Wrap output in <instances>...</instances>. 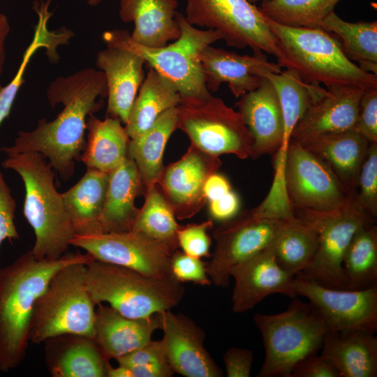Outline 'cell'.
Instances as JSON below:
<instances>
[{"instance_id": "1", "label": "cell", "mask_w": 377, "mask_h": 377, "mask_svg": "<svg viewBox=\"0 0 377 377\" xmlns=\"http://www.w3.org/2000/svg\"><path fill=\"white\" fill-rule=\"evenodd\" d=\"M47 98L52 108L64 105L57 117L38 120L30 131H20L9 147L1 148L7 154L34 151L43 154L61 178L73 175L75 162L81 160L87 145V117L103 106L107 97L105 74L88 68L66 77H58L49 85Z\"/></svg>"}, {"instance_id": "2", "label": "cell", "mask_w": 377, "mask_h": 377, "mask_svg": "<svg viewBox=\"0 0 377 377\" xmlns=\"http://www.w3.org/2000/svg\"><path fill=\"white\" fill-rule=\"evenodd\" d=\"M89 253H66L58 259H38L31 251L0 269V371L9 372L25 358L34 304L54 274L75 263L89 264Z\"/></svg>"}, {"instance_id": "3", "label": "cell", "mask_w": 377, "mask_h": 377, "mask_svg": "<svg viewBox=\"0 0 377 377\" xmlns=\"http://www.w3.org/2000/svg\"><path fill=\"white\" fill-rule=\"evenodd\" d=\"M1 166L16 172L23 181V213L35 234L31 252L38 259L61 258L75 231L56 189L54 170L43 154L34 151L7 154Z\"/></svg>"}, {"instance_id": "4", "label": "cell", "mask_w": 377, "mask_h": 377, "mask_svg": "<svg viewBox=\"0 0 377 377\" xmlns=\"http://www.w3.org/2000/svg\"><path fill=\"white\" fill-rule=\"evenodd\" d=\"M293 216L284 188L272 184L259 205L222 222L213 232L215 247L207 263L212 283L228 287L231 270L269 247L284 221Z\"/></svg>"}, {"instance_id": "5", "label": "cell", "mask_w": 377, "mask_h": 377, "mask_svg": "<svg viewBox=\"0 0 377 377\" xmlns=\"http://www.w3.org/2000/svg\"><path fill=\"white\" fill-rule=\"evenodd\" d=\"M266 17V16H265ZM281 50L277 59L282 68L293 69L310 83L333 86L377 87V75L351 61L339 41L322 28L291 27L266 17Z\"/></svg>"}, {"instance_id": "6", "label": "cell", "mask_w": 377, "mask_h": 377, "mask_svg": "<svg viewBox=\"0 0 377 377\" xmlns=\"http://www.w3.org/2000/svg\"><path fill=\"white\" fill-rule=\"evenodd\" d=\"M85 281L96 305L106 302L123 316L135 319L171 309L185 293L182 283L172 276L148 275L96 260L87 265Z\"/></svg>"}, {"instance_id": "7", "label": "cell", "mask_w": 377, "mask_h": 377, "mask_svg": "<svg viewBox=\"0 0 377 377\" xmlns=\"http://www.w3.org/2000/svg\"><path fill=\"white\" fill-rule=\"evenodd\" d=\"M180 36L161 47H149L135 43L127 30L113 29L103 34L107 46L128 50L139 55L161 75L169 80L182 97H204L211 94L207 88L200 54L207 45L223 39L214 29L202 30L189 24L178 13Z\"/></svg>"}, {"instance_id": "8", "label": "cell", "mask_w": 377, "mask_h": 377, "mask_svg": "<svg viewBox=\"0 0 377 377\" xmlns=\"http://www.w3.org/2000/svg\"><path fill=\"white\" fill-rule=\"evenodd\" d=\"M87 264H69L50 279L34 304L29 341L43 343L65 334L94 338L95 306L85 281Z\"/></svg>"}, {"instance_id": "9", "label": "cell", "mask_w": 377, "mask_h": 377, "mask_svg": "<svg viewBox=\"0 0 377 377\" xmlns=\"http://www.w3.org/2000/svg\"><path fill=\"white\" fill-rule=\"evenodd\" d=\"M293 299L281 313L253 317L265 351L258 377H289L300 360L321 348L327 325L309 302Z\"/></svg>"}, {"instance_id": "10", "label": "cell", "mask_w": 377, "mask_h": 377, "mask_svg": "<svg viewBox=\"0 0 377 377\" xmlns=\"http://www.w3.org/2000/svg\"><path fill=\"white\" fill-rule=\"evenodd\" d=\"M177 126L191 144L219 156L229 154L240 159L251 156L253 138L239 112L212 94L182 97L176 108Z\"/></svg>"}, {"instance_id": "11", "label": "cell", "mask_w": 377, "mask_h": 377, "mask_svg": "<svg viewBox=\"0 0 377 377\" xmlns=\"http://www.w3.org/2000/svg\"><path fill=\"white\" fill-rule=\"evenodd\" d=\"M186 21L219 31L229 46L281 57L278 40L258 7L248 0H185Z\"/></svg>"}, {"instance_id": "12", "label": "cell", "mask_w": 377, "mask_h": 377, "mask_svg": "<svg viewBox=\"0 0 377 377\" xmlns=\"http://www.w3.org/2000/svg\"><path fill=\"white\" fill-rule=\"evenodd\" d=\"M293 212L297 219L316 231L318 239L312 263L300 273L323 286L346 289L342 272L344 253L360 226L376 221L357 211L350 202L337 209H300Z\"/></svg>"}, {"instance_id": "13", "label": "cell", "mask_w": 377, "mask_h": 377, "mask_svg": "<svg viewBox=\"0 0 377 377\" xmlns=\"http://www.w3.org/2000/svg\"><path fill=\"white\" fill-rule=\"evenodd\" d=\"M282 175L286 197L293 210H332L350 202L345 188L328 165L291 140L286 153Z\"/></svg>"}, {"instance_id": "14", "label": "cell", "mask_w": 377, "mask_h": 377, "mask_svg": "<svg viewBox=\"0 0 377 377\" xmlns=\"http://www.w3.org/2000/svg\"><path fill=\"white\" fill-rule=\"evenodd\" d=\"M70 244L81 248L94 260L133 269L156 276H172L174 253L167 246L129 231L75 235Z\"/></svg>"}, {"instance_id": "15", "label": "cell", "mask_w": 377, "mask_h": 377, "mask_svg": "<svg viewBox=\"0 0 377 377\" xmlns=\"http://www.w3.org/2000/svg\"><path fill=\"white\" fill-rule=\"evenodd\" d=\"M297 296L307 298L328 330L377 331V286L362 290L334 289L299 273L294 278Z\"/></svg>"}, {"instance_id": "16", "label": "cell", "mask_w": 377, "mask_h": 377, "mask_svg": "<svg viewBox=\"0 0 377 377\" xmlns=\"http://www.w3.org/2000/svg\"><path fill=\"white\" fill-rule=\"evenodd\" d=\"M221 165L219 156L191 144L180 159L164 167L157 184L176 219H190L200 211L206 203L205 181Z\"/></svg>"}, {"instance_id": "17", "label": "cell", "mask_w": 377, "mask_h": 377, "mask_svg": "<svg viewBox=\"0 0 377 377\" xmlns=\"http://www.w3.org/2000/svg\"><path fill=\"white\" fill-rule=\"evenodd\" d=\"M162 341L174 374L186 377H221V368L204 346L205 332L191 318L170 309L161 313Z\"/></svg>"}, {"instance_id": "18", "label": "cell", "mask_w": 377, "mask_h": 377, "mask_svg": "<svg viewBox=\"0 0 377 377\" xmlns=\"http://www.w3.org/2000/svg\"><path fill=\"white\" fill-rule=\"evenodd\" d=\"M230 276L235 281L232 309L237 313L251 310L272 294L297 297L294 288L295 276L279 265L270 246L235 266Z\"/></svg>"}, {"instance_id": "19", "label": "cell", "mask_w": 377, "mask_h": 377, "mask_svg": "<svg viewBox=\"0 0 377 377\" xmlns=\"http://www.w3.org/2000/svg\"><path fill=\"white\" fill-rule=\"evenodd\" d=\"M200 60L209 91L226 83L236 98L256 89L266 73L281 72V67L269 61L263 52L240 55L209 45L201 52Z\"/></svg>"}, {"instance_id": "20", "label": "cell", "mask_w": 377, "mask_h": 377, "mask_svg": "<svg viewBox=\"0 0 377 377\" xmlns=\"http://www.w3.org/2000/svg\"><path fill=\"white\" fill-rule=\"evenodd\" d=\"M364 90L353 86L325 89L298 121L290 140L301 142L320 134L354 128Z\"/></svg>"}, {"instance_id": "21", "label": "cell", "mask_w": 377, "mask_h": 377, "mask_svg": "<svg viewBox=\"0 0 377 377\" xmlns=\"http://www.w3.org/2000/svg\"><path fill=\"white\" fill-rule=\"evenodd\" d=\"M235 105L253 138L251 158L274 154L283 138V119L276 91L263 77L260 84L239 97Z\"/></svg>"}, {"instance_id": "22", "label": "cell", "mask_w": 377, "mask_h": 377, "mask_svg": "<svg viewBox=\"0 0 377 377\" xmlns=\"http://www.w3.org/2000/svg\"><path fill=\"white\" fill-rule=\"evenodd\" d=\"M96 63L106 79L108 117L118 118L126 125L145 78V62L128 50L107 46L97 53Z\"/></svg>"}, {"instance_id": "23", "label": "cell", "mask_w": 377, "mask_h": 377, "mask_svg": "<svg viewBox=\"0 0 377 377\" xmlns=\"http://www.w3.org/2000/svg\"><path fill=\"white\" fill-rule=\"evenodd\" d=\"M94 338L105 356L117 360L145 346L161 330V312L147 318H131L109 305L97 304Z\"/></svg>"}, {"instance_id": "24", "label": "cell", "mask_w": 377, "mask_h": 377, "mask_svg": "<svg viewBox=\"0 0 377 377\" xmlns=\"http://www.w3.org/2000/svg\"><path fill=\"white\" fill-rule=\"evenodd\" d=\"M45 358L53 377H107L108 359L92 338L65 334L45 341Z\"/></svg>"}, {"instance_id": "25", "label": "cell", "mask_w": 377, "mask_h": 377, "mask_svg": "<svg viewBox=\"0 0 377 377\" xmlns=\"http://www.w3.org/2000/svg\"><path fill=\"white\" fill-rule=\"evenodd\" d=\"M298 143L328 165L350 200L369 142L353 128L320 134Z\"/></svg>"}, {"instance_id": "26", "label": "cell", "mask_w": 377, "mask_h": 377, "mask_svg": "<svg viewBox=\"0 0 377 377\" xmlns=\"http://www.w3.org/2000/svg\"><path fill=\"white\" fill-rule=\"evenodd\" d=\"M177 0H120L121 21L133 22L131 39L149 47H161L181 34L177 20Z\"/></svg>"}, {"instance_id": "27", "label": "cell", "mask_w": 377, "mask_h": 377, "mask_svg": "<svg viewBox=\"0 0 377 377\" xmlns=\"http://www.w3.org/2000/svg\"><path fill=\"white\" fill-rule=\"evenodd\" d=\"M320 355L337 370L340 377L377 376V337L358 330H327Z\"/></svg>"}, {"instance_id": "28", "label": "cell", "mask_w": 377, "mask_h": 377, "mask_svg": "<svg viewBox=\"0 0 377 377\" xmlns=\"http://www.w3.org/2000/svg\"><path fill=\"white\" fill-rule=\"evenodd\" d=\"M143 184L134 161L128 156L109 173L101 216L102 232L131 230L139 209L135 200Z\"/></svg>"}, {"instance_id": "29", "label": "cell", "mask_w": 377, "mask_h": 377, "mask_svg": "<svg viewBox=\"0 0 377 377\" xmlns=\"http://www.w3.org/2000/svg\"><path fill=\"white\" fill-rule=\"evenodd\" d=\"M273 84L281 105L283 119V138L280 149L274 154V166L283 168L293 131L311 104L324 92L318 83L304 81L293 69L279 73L265 75Z\"/></svg>"}, {"instance_id": "30", "label": "cell", "mask_w": 377, "mask_h": 377, "mask_svg": "<svg viewBox=\"0 0 377 377\" xmlns=\"http://www.w3.org/2000/svg\"><path fill=\"white\" fill-rule=\"evenodd\" d=\"M51 1L41 0L34 3L33 9L38 15V22L35 26L32 40L24 52L15 76L0 91V126L10 114L17 92L24 82V73L35 52L38 49L45 48L50 61L57 62L59 59L57 47L68 44L74 35L73 31L64 27L56 31L49 30L48 21L53 14L49 10Z\"/></svg>"}, {"instance_id": "31", "label": "cell", "mask_w": 377, "mask_h": 377, "mask_svg": "<svg viewBox=\"0 0 377 377\" xmlns=\"http://www.w3.org/2000/svg\"><path fill=\"white\" fill-rule=\"evenodd\" d=\"M108 182L109 173L87 168L74 186L61 193L75 235L102 232L101 216Z\"/></svg>"}, {"instance_id": "32", "label": "cell", "mask_w": 377, "mask_h": 377, "mask_svg": "<svg viewBox=\"0 0 377 377\" xmlns=\"http://www.w3.org/2000/svg\"><path fill=\"white\" fill-rule=\"evenodd\" d=\"M87 140L81 157L87 168L110 173L127 156L130 141L125 126L116 117L101 120L91 114L87 120Z\"/></svg>"}, {"instance_id": "33", "label": "cell", "mask_w": 377, "mask_h": 377, "mask_svg": "<svg viewBox=\"0 0 377 377\" xmlns=\"http://www.w3.org/2000/svg\"><path fill=\"white\" fill-rule=\"evenodd\" d=\"M176 129L175 108L163 112L149 128L130 139L128 156L135 163L145 188L157 184L165 167L163 157L166 144Z\"/></svg>"}, {"instance_id": "34", "label": "cell", "mask_w": 377, "mask_h": 377, "mask_svg": "<svg viewBox=\"0 0 377 377\" xmlns=\"http://www.w3.org/2000/svg\"><path fill=\"white\" fill-rule=\"evenodd\" d=\"M182 96L167 78L150 68L145 76L125 125L130 138L149 128L165 111L177 108Z\"/></svg>"}, {"instance_id": "35", "label": "cell", "mask_w": 377, "mask_h": 377, "mask_svg": "<svg viewBox=\"0 0 377 377\" xmlns=\"http://www.w3.org/2000/svg\"><path fill=\"white\" fill-rule=\"evenodd\" d=\"M346 290L377 286V226L367 223L353 236L342 260Z\"/></svg>"}, {"instance_id": "36", "label": "cell", "mask_w": 377, "mask_h": 377, "mask_svg": "<svg viewBox=\"0 0 377 377\" xmlns=\"http://www.w3.org/2000/svg\"><path fill=\"white\" fill-rule=\"evenodd\" d=\"M318 244L316 231L294 215L284 221L270 247L279 265L295 276L312 263Z\"/></svg>"}, {"instance_id": "37", "label": "cell", "mask_w": 377, "mask_h": 377, "mask_svg": "<svg viewBox=\"0 0 377 377\" xmlns=\"http://www.w3.org/2000/svg\"><path fill=\"white\" fill-rule=\"evenodd\" d=\"M320 28L341 39V47L348 59L357 61L363 71L377 75L376 21L349 22L332 11Z\"/></svg>"}, {"instance_id": "38", "label": "cell", "mask_w": 377, "mask_h": 377, "mask_svg": "<svg viewBox=\"0 0 377 377\" xmlns=\"http://www.w3.org/2000/svg\"><path fill=\"white\" fill-rule=\"evenodd\" d=\"M146 188L145 200L139 209L131 230L167 246L175 252L179 248L177 230L181 225L157 184Z\"/></svg>"}, {"instance_id": "39", "label": "cell", "mask_w": 377, "mask_h": 377, "mask_svg": "<svg viewBox=\"0 0 377 377\" xmlns=\"http://www.w3.org/2000/svg\"><path fill=\"white\" fill-rule=\"evenodd\" d=\"M340 0H267L259 8L272 21L291 27L318 28Z\"/></svg>"}, {"instance_id": "40", "label": "cell", "mask_w": 377, "mask_h": 377, "mask_svg": "<svg viewBox=\"0 0 377 377\" xmlns=\"http://www.w3.org/2000/svg\"><path fill=\"white\" fill-rule=\"evenodd\" d=\"M116 360L118 366L110 365L108 377H170L174 374L162 339H151L141 348Z\"/></svg>"}, {"instance_id": "41", "label": "cell", "mask_w": 377, "mask_h": 377, "mask_svg": "<svg viewBox=\"0 0 377 377\" xmlns=\"http://www.w3.org/2000/svg\"><path fill=\"white\" fill-rule=\"evenodd\" d=\"M350 203L367 218L377 219V142L369 143Z\"/></svg>"}, {"instance_id": "42", "label": "cell", "mask_w": 377, "mask_h": 377, "mask_svg": "<svg viewBox=\"0 0 377 377\" xmlns=\"http://www.w3.org/2000/svg\"><path fill=\"white\" fill-rule=\"evenodd\" d=\"M213 226L211 219L202 223L180 226L177 234L179 247L191 256L198 258H209L212 254V240L208 231Z\"/></svg>"}, {"instance_id": "43", "label": "cell", "mask_w": 377, "mask_h": 377, "mask_svg": "<svg viewBox=\"0 0 377 377\" xmlns=\"http://www.w3.org/2000/svg\"><path fill=\"white\" fill-rule=\"evenodd\" d=\"M170 272L172 277L180 283L193 282L200 286L212 283L207 272V263L201 258L191 256L178 249L172 255Z\"/></svg>"}, {"instance_id": "44", "label": "cell", "mask_w": 377, "mask_h": 377, "mask_svg": "<svg viewBox=\"0 0 377 377\" xmlns=\"http://www.w3.org/2000/svg\"><path fill=\"white\" fill-rule=\"evenodd\" d=\"M354 129L369 143L377 142V87L364 90Z\"/></svg>"}, {"instance_id": "45", "label": "cell", "mask_w": 377, "mask_h": 377, "mask_svg": "<svg viewBox=\"0 0 377 377\" xmlns=\"http://www.w3.org/2000/svg\"><path fill=\"white\" fill-rule=\"evenodd\" d=\"M15 200L0 172V246L6 239H19L15 224Z\"/></svg>"}, {"instance_id": "46", "label": "cell", "mask_w": 377, "mask_h": 377, "mask_svg": "<svg viewBox=\"0 0 377 377\" xmlns=\"http://www.w3.org/2000/svg\"><path fill=\"white\" fill-rule=\"evenodd\" d=\"M289 377H340L335 367L317 353L300 360Z\"/></svg>"}, {"instance_id": "47", "label": "cell", "mask_w": 377, "mask_h": 377, "mask_svg": "<svg viewBox=\"0 0 377 377\" xmlns=\"http://www.w3.org/2000/svg\"><path fill=\"white\" fill-rule=\"evenodd\" d=\"M228 377H249L253 362L252 350L232 347L223 356Z\"/></svg>"}, {"instance_id": "48", "label": "cell", "mask_w": 377, "mask_h": 377, "mask_svg": "<svg viewBox=\"0 0 377 377\" xmlns=\"http://www.w3.org/2000/svg\"><path fill=\"white\" fill-rule=\"evenodd\" d=\"M207 202L212 220L223 222L233 218L239 212L240 199L233 190L218 199Z\"/></svg>"}, {"instance_id": "49", "label": "cell", "mask_w": 377, "mask_h": 377, "mask_svg": "<svg viewBox=\"0 0 377 377\" xmlns=\"http://www.w3.org/2000/svg\"><path fill=\"white\" fill-rule=\"evenodd\" d=\"M232 190L228 179L221 174L214 172L209 175L203 187L206 202L218 199Z\"/></svg>"}, {"instance_id": "50", "label": "cell", "mask_w": 377, "mask_h": 377, "mask_svg": "<svg viewBox=\"0 0 377 377\" xmlns=\"http://www.w3.org/2000/svg\"><path fill=\"white\" fill-rule=\"evenodd\" d=\"M10 30L9 20L6 15L0 13V78L3 71L6 59L5 44ZM3 86L0 80V91Z\"/></svg>"}, {"instance_id": "51", "label": "cell", "mask_w": 377, "mask_h": 377, "mask_svg": "<svg viewBox=\"0 0 377 377\" xmlns=\"http://www.w3.org/2000/svg\"><path fill=\"white\" fill-rule=\"evenodd\" d=\"M101 0H87V3L91 6H96L101 2Z\"/></svg>"}, {"instance_id": "52", "label": "cell", "mask_w": 377, "mask_h": 377, "mask_svg": "<svg viewBox=\"0 0 377 377\" xmlns=\"http://www.w3.org/2000/svg\"><path fill=\"white\" fill-rule=\"evenodd\" d=\"M250 3H254L256 2H258V1H267V0H248Z\"/></svg>"}]
</instances>
